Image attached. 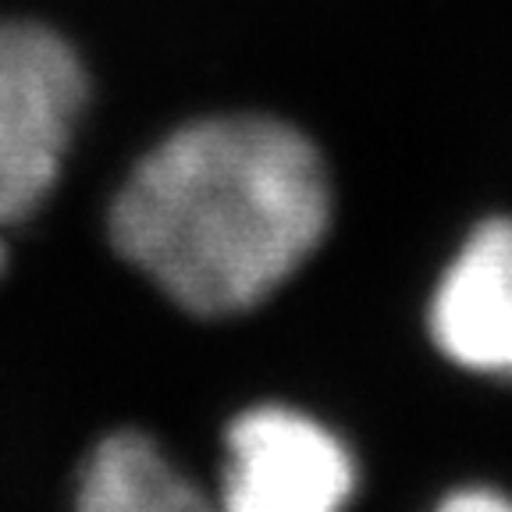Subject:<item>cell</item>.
Here are the masks:
<instances>
[{"instance_id":"1","label":"cell","mask_w":512,"mask_h":512,"mask_svg":"<svg viewBox=\"0 0 512 512\" xmlns=\"http://www.w3.org/2000/svg\"><path fill=\"white\" fill-rule=\"evenodd\" d=\"M328 224V164L310 136L267 114L175 128L128 171L107 217L121 260L192 317L271 299Z\"/></svg>"},{"instance_id":"2","label":"cell","mask_w":512,"mask_h":512,"mask_svg":"<svg viewBox=\"0 0 512 512\" xmlns=\"http://www.w3.org/2000/svg\"><path fill=\"white\" fill-rule=\"evenodd\" d=\"M89 104L82 57L32 18H0V228L50 200Z\"/></svg>"},{"instance_id":"3","label":"cell","mask_w":512,"mask_h":512,"mask_svg":"<svg viewBox=\"0 0 512 512\" xmlns=\"http://www.w3.org/2000/svg\"><path fill=\"white\" fill-rule=\"evenodd\" d=\"M224 445L221 512H345L356 491L345 441L299 409H246Z\"/></svg>"},{"instance_id":"4","label":"cell","mask_w":512,"mask_h":512,"mask_svg":"<svg viewBox=\"0 0 512 512\" xmlns=\"http://www.w3.org/2000/svg\"><path fill=\"white\" fill-rule=\"evenodd\" d=\"M427 324L456 367L512 381V217L473 228L434 288Z\"/></svg>"},{"instance_id":"5","label":"cell","mask_w":512,"mask_h":512,"mask_svg":"<svg viewBox=\"0 0 512 512\" xmlns=\"http://www.w3.org/2000/svg\"><path fill=\"white\" fill-rule=\"evenodd\" d=\"M75 512H221L143 431L107 434L89 452Z\"/></svg>"},{"instance_id":"6","label":"cell","mask_w":512,"mask_h":512,"mask_svg":"<svg viewBox=\"0 0 512 512\" xmlns=\"http://www.w3.org/2000/svg\"><path fill=\"white\" fill-rule=\"evenodd\" d=\"M434 512H512V498L495 488H463L452 491Z\"/></svg>"},{"instance_id":"7","label":"cell","mask_w":512,"mask_h":512,"mask_svg":"<svg viewBox=\"0 0 512 512\" xmlns=\"http://www.w3.org/2000/svg\"><path fill=\"white\" fill-rule=\"evenodd\" d=\"M0 271H4V242H0Z\"/></svg>"}]
</instances>
